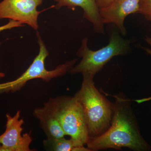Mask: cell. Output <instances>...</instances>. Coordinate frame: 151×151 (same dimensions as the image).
Returning a JSON list of instances; mask_svg holds the SVG:
<instances>
[{
	"instance_id": "cell-1",
	"label": "cell",
	"mask_w": 151,
	"mask_h": 151,
	"mask_svg": "<svg viewBox=\"0 0 151 151\" xmlns=\"http://www.w3.org/2000/svg\"><path fill=\"white\" fill-rule=\"evenodd\" d=\"M113 115L111 126L100 136L89 139L86 144L90 151L128 148L134 151H150L151 146L142 134L132 107V100L123 93L113 96Z\"/></svg>"
},
{
	"instance_id": "cell-14",
	"label": "cell",
	"mask_w": 151,
	"mask_h": 151,
	"mask_svg": "<svg viewBox=\"0 0 151 151\" xmlns=\"http://www.w3.org/2000/svg\"><path fill=\"white\" fill-rule=\"evenodd\" d=\"M146 42L151 47V37H146L145 38ZM144 50H145L147 54L150 55L151 56V50L148 48H144ZM134 101H136L138 103H144V102H147V101H150L151 100V97H147V98H143L142 99H138V100H133Z\"/></svg>"
},
{
	"instance_id": "cell-11",
	"label": "cell",
	"mask_w": 151,
	"mask_h": 151,
	"mask_svg": "<svg viewBox=\"0 0 151 151\" xmlns=\"http://www.w3.org/2000/svg\"><path fill=\"white\" fill-rule=\"evenodd\" d=\"M44 147L47 150L54 151H90L84 145L70 138L65 137L55 139H48L44 140Z\"/></svg>"
},
{
	"instance_id": "cell-6",
	"label": "cell",
	"mask_w": 151,
	"mask_h": 151,
	"mask_svg": "<svg viewBox=\"0 0 151 151\" xmlns=\"http://www.w3.org/2000/svg\"><path fill=\"white\" fill-rule=\"evenodd\" d=\"M44 0H3L0 2V19H9L38 29L37 7Z\"/></svg>"
},
{
	"instance_id": "cell-7",
	"label": "cell",
	"mask_w": 151,
	"mask_h": 151,
	"mask_svg": "<svg viewBox=\"0 0 151 151\" xmlns=\"http://www.w3.org/2000/svg\"><path fill=\"white\" fill-rule=\"evenodd\" d=\"M21 111L12 116L6 115L7 122L5 132L0 135V151H34L30 148L32 141L31 132L22 135L24 121L20 118Z\"/></svg>"
},
{
	"instance_id": "cell-12",
	"label": "cell",
	"mask_w": 151,
	"mask_h": 151,
	"mask_svg": "<svg viewBox=\"0 0 151 151\" xmlns=\"http://www.w3.org/2000/svg\"><path fill=\"white\" fill-rule=\"evenodd\" d=\"M137 13L142 15L146 19L151 22V0H140Z\"/></svg>"
},
{
	"instance_id": "cell-8",
	"label": "cell",
	"mask_w": 151,
	"mask_h": 151,
	"mask_svg": "<svg viewBox=\"0 0 151 151\" xmlns=\"http://www.w3.org/2000/svg\"><path fill=\"white\" fill-rule=\"evenodd\" d=\"M140 0H114L109 5L99 9V13L103 24H116L123 35L127 34L124 26L126 17L137 13Z\"/></svg>"
},
{
	"instance_id": "cell-16",
	"label": "cell",
	"mask_w": 151,
	"mask_h": 151,
	"mask_svg": "<svg viewBox=\"0 0 151 151\" xmlns=\"http://www.w3.org/2000/svg\"><path fill=\"white\" fill-rule=\"evenodd\" d=\"M0 47H1V43H0ZM5 76V74L4 73L0 72V78H3V77H4Z\"/></svg>"
},
{
	"instance_id": "cell-10",
	"label": "cell",
	"mask_w": 151,
	"mask_h": 151,
	"mask_svg": "<svg viewBox=\"0 0 151 151\" xmlns=\"http://www.w3.org/2000/svg\"><path fill=\"white\" fill-rule=\"evenodd\" d=\"M33 115L39 121L41 128L47 139H59L66 136L58 120L45 106L36 108Z\"/></svg>"
},
{
	"instance_id": "cell-13",
	"label": "cell",
	"mask_w": 151,
	"mask_h": 151,
	"mask_svg": "<svg viewBox=\"0 0 151 151\" xmlns=\"http://www.w3.org/2000/svg\"><path fill=\"white\" fill-rule=\"evenodd\" d=\"M24 26V25L20 22L16 21L10 19L8 23L0 27V32L4 30L11 29L13 28L20 27Z\"/></svg>"
},
{
	"instance_id": "cell-9",
	"label": "cell",
	"mask_w": 151,
	"mask_h": 151,
	"mask_svg": "<svg viewBox=\"0 0 151 151\" xmlns=\"http://www.w3.org/2000/svg\"><path fill=\"white\" fill-rule=\"evenodd\" d=\"M56 2L55 9L67 6L71 10H75L76 7L83 9L84 18L93 24L94 31L102 35L105 34L104 24L99 13V8L96 0H54Z\"/></svg>"
},
{
	"instance_id": "cell-5",
	"label": "cell",
	"mask_w": 151,
	"mask_h": 151,
	"mask_svg": "<svg viewBox=\"0 0 151 151\" xmlns=\"http://www.w3.org/2000/svg\"><path fill=\"white\" fill-rule=\"evenodd\" d=\"M38 42L40 46L39 52L27 70L20 76L13 81L0 84V94L19 91L26 85L28 81L37 78L49 82L52 79L60 77L74 66L77 59L67 61L64 64L58 65L54 70H48L45 67V60L49 52L38 32L37 33Z\"/></svg>"
},
{
	"instance_id": "cell-2",
	"label": "cell",
	"mask_w": 151,
	"mask_h": 151,
	"mask_svg": "<svg viewBox=\"0 0 151 151\" xmlns=\"http://www.w3.org/2000/svg\"><path fill=\"white\" fill-rule=\"evenodd\" d=\"M82 75L81 88L74 96L84 112L89 139L102 134L111 126L113 104L96 88L94 76Z\"/></svg>"
},
{
	"instance_id": "cell-3",
	"label": "cell",
	"mask_w": 151,
	"mask_h": 151,
	"mask_svg": "<svg viewBox=\"0 0 151 151\" xmlns=\"http://www.w3.org/2000/svg\"><path fill=\"white\" fill-rule=\"evenodd\" d=\"M58 120L68 136L82 145L89 139L86 119L75 96H61L49 99L44 104Z\"/></svg>"
},
{
	"instance_id": "cell-4",
	"label": "cell",
	"mask_w": 151,
	"mask_h": 151,
	"mask_svg": "<svg viewBox=\"0 0 151 151\" xmlns=\"http://www.w3.org/2000/svg\"><path fill=\"white\" fill-rule=\"evenodd\" d=\"M88 38H84L81 47L77 52V56L82 58L81 61L73 66L69 72L72 74L81 73L82 75L94 76L113 57L124 55L129 51V42L122 38L119 34L114 33L109 44L96 51L88 47Z\"/></svg>"
},
{
	"instance_id": "cell-15",
	"label": "cell",
	"mask_w": 151,
	"mask_h": 151,
	"mask_svg": "<svg viewBox=\"0 0 151 151\" xmlns=\"http://www.w3.org/2000/svg\"><path fill=\"white\" fill-rule=\"evenodd\" d=\"M114 0H96L98 7L100 8L105 7L109 5Z\"/></svg>"
}]
</instances>
